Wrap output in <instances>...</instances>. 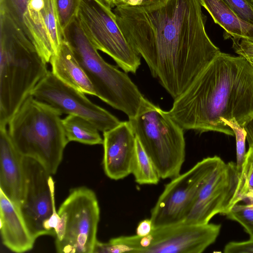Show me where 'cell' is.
Wrapping results in <instances>:
<instances>
[{"mask_svg":"<svg viewBox=\"0 0 253 253\" xmlns=\"http://www.w3.org/2000/svg\"><path fill=\"white\" fill-rule=\"evenodd\" d=\"M125 38L174 100L221 52L209 37L199 0L116 7Z\"/></svg>","mask_w":253,"mask_h":253,"instance_id":"obj_1","label":"cell"},{"mask_svg":"<svg viewBox=\"0 0 253 253\" xmlns=\"http://www.w3.org/2000/svg\"><path fill=\"white\" fill-rule=\"evenodd\" d=\"M183 129L234 136L224 121L241 126L253 118V67L244 57L220 52L168 112Z\"/></svg>","mask_w":253,"mask_h":253,"instance_id":"obj_2","label":"cell"},{"mask_svg":"<svg viewBox=\"0 0 253 253\" xmlns=\"http://www.w3.org/2000/svg\"><path fill=\"white\" fill-rule=\"evenodd\" d=\"M48 72L26 33L14 25L0 23V126H6Z\"/></svg>","mask_w":253,"mask_h":253,"instance_id":"obj_3","label":"cell"},{"mask_svg":"<svg viewBox=\"0 0 253 253\" xmlns=\"http://www.w3.org/2000/svg\"><path fill=\"white\" fill-rule=\"evenodd\" d=\"M61 115L30 95L8 123L9 136L18 151L38 161L51 175L56 173L69 143Z\"/></svg>","mask_w":253,"mask_h":253,"instance_id":"obj_4","label":"cell"},{"mask_svg":"<svg viewBox=\"0 0 253 253\" xmlns=\"http://www.w3.org/2000/svg\"><path fill=\"white\" fill-rule=\"evenodd\" d=\"M63 32L64 39L92 84L96 96L128 119L134 117L144 96L128 75L103 59L76 18Z\"/></svg>","mask_w":253,"mask_h":253,"instance_id":"obj_5","label":"cell"},{"mask_svg":"<svg viewBox=\"0 0 253 253\" xmlns=\"http://www.w3.org/2000/svg\"><path fill=\"white\" fill-rule=\"evenodd\" d=\"M128 121L160 178L180 174L185 159L184 129L168 112L144 97L137 114Z\"/></svg>","mask_w":253,"mask_h":253,"instance_id":"obj_6","label":"cell"},{"mask_svg":"<svg viewBox=\"0 0 253 253\" xmlns=\"http://www.w3.org/2000/svg\"><path fill=\"white\" fill-rule=\"evenodd\" d=\"M220 224L183 222L154 228L146 236H122L96 242L94 253H201L215 242Z\"/></svg>","mask_w":253,"mask_h":253,"instance_id":"obj_7","label":"cell"},{"mask_svg":"<svg viewBox=\"0 0 253 253\" xmlns=\"http://www.w3.org/2000/svg\"><path fill=\"white\" fill-rule=\"evenodd\" d=\"M57 212L54 236L57 252L93 253L100 218L94 191L84 186L71 189Z\"/></svg>","mask_w":253,"mask_h":253,"instance_id":"obj_8","label":"cell"},{"mask_svg":"<svg viewBox=\"0 0 253 253\" xmlns=\"http://www.w3.org/2000/svg\"><path fill=\"white\" fill-rule=\"evenodd\" d=\"M92 45L125 72L135 73L140 56L125 38L112 8L103 0H80L76 17Z\"/></svg>","mask_w":253,"mask_h":253,"instance_id":"obj_9","label":"cell"},{"mask_svg":"<svg viewBox=\"0 0 253 253\" xmlns=\"http://www.w3.org/2000/svg\"><path fill=\"white\" fill-rule=\"evenodd\" d=\"M25 189L19 211L35 239L55 236L59 216L56 210L54 181L37 160L23 157Z\"/></svg>","mask_w":253,"mask_h":253,"instance_id":"obj_10","label":"cell"},{"mask_svg":"<svg viewBox=\"0 0 253 253\" xmlns=\"http://www.w3.org/2000/svg\"><path fill=\"white\" fill-rule=\"evenodd\" d=\"M219 157L215 155L203 159L166 185L151 211L154 228L184 221Z\"/></svg>","mask_w":253,"mask_h":253,"instance_id":"obj_11","label":"cell"},{"mask_svg":"<svg viewBox=\"0 0 253 253\" xmlns=\"http://www.w3.org/2000/svg\"><path fill=\"white\" fill-rule=\"evenodd\" d=\"M30 95L53 107L61 114L76 115L87 120L103 132L121 123L109 112L92 102L84 93L64 83L50 71Z\"/></svg>","mask_w":253,"mask_h":253,"instance_id":"obj_12","label":"cell"},{"mask_svg":"<svg viewBox=\"0 0 253 253\" xmlns=\"http://www.w3.org/2000/svg\"><path fill=\"white\" fill-rule=\"evenodd\" d=\"M239 177L236 163H225L219 157L183 222L205 224L216 214L225 215L238 203Z\"/></svg>","mask_w":253,"mask_h":253,"instance_id":"obj_13","label":"cell"},{"mask_svg":"<svg viewBox=\"0 0 253 253\" xmlns=\"http://www.w3.org/2000/svg\"><path fill=\"white\" fill-rule=\"evenodd\" d=\"M23 22L38 52L49 63L64 40L55 0H30Z\"/></svg>","mask_w":253,"mask_h":253,"instance_id":"obj_14","label":"cell"},{"mask_svg":"<svg viewBox=\"0 0 253 253\" xmlns=\"http://www.w3.org/2000/svg\"><path fill=\"white\" fill-rule=\"evenodd\" d=\"M103 167L105 174L117 180L131 174L136 137L129 121L121 122L103 132Z\"/></svg>","mask_w":253,"mask_h":253,"instance_id":"obj_15","label":"cell"},{"mask_svg":"<svg viewBox=\"0 0 253 253\" xmlns=\"http://www.w3.org/2000/svg\"><path fill=\"white\" fill-rule=\"evenodd\" d=\"M23 157L12 142L6 126H0V190L18 210L25 189Z\"/></svg>","mask_w":253,"mask_h":253,"instance_id":"obj_16","label":"cell"},{"mask_svg":"<svg viewBox=\"0 0 253 253\" xmlns=\"http://www.w3.org/2000/svg\"><path fill=\"white\" fill-rule=\"evenodd\" d=\"M0 235L10 251L22 253L33 248L36 239L30 232L18 209L0 190Z\"/></svg>","mask_w":253,"mask_h":253,"instance_id":"obj_17","label":"cell"},{"mask_svg":"<svg viewBox=\"0 0 253 253\" xmlns=\"http://www.w3.org/2000/svg\"><path fill=\"white\" fill-rule=\"evenodd\" d=\"M49 63L51 72L61 81L84 94L96 96L92 84L64 39Z\"/></svg>","mask_w":253,"mask_h":253,"instance_id":"obj_18","label":"cell"},{"mask_svg":"<svg viewBox=\"0 0 253 253\" xmlns=\"http://www.w3.org/2000/svg\"><path fill=\"white\" fill-rule=\"evenodd\" d=\"M214 22L224 30L223 37L253 43V25L241 18L222 0H199Z\"/></svg>","mask_w":253,"mask_h":253,"instance_id":"obj_19","label":"cell"},{"mask_svg":"<svg viewBox=\"0 0 253 253\" xmlns=\"http://www.w3.org/2000/svg\"><path fill=\"white\" fill-rule=\"evenodd\" d=\"M68 141H76L87 145L102 144L103 139L99 130L87 120L74 115H68L62 119Z\"/></svg>","mask_w":253,"mask_h":253,"instance_id":"obj_20","label":"cell"},{"mask_svg":"<svg viewBox=\"0 0 253 253\" xmlns=\"http://www.w3.org/2000/svg\"><path fill=\"white\" fill-rule=\"evenodd\" d=\"M131 174L135 182L141 185H156L161 179L152 160L136 137Z\"/></svg>","mask_w":253,"mask_h":253,"instance_id":"obj_21","label":"cell"},{"mask_svg":"<svg viewBox=\"0 0 253 253\" xmlns=\"http://www.w3.org/2000/svg\"><path fill=\"white\" fill-rule=\"evenodd\" d=\"M253 200V147L246 152L237 190L238 203L244 200Z\"/></svg>","mask_w":253,"mask_h":253,"instance_id":"obj_22","label":"cell"},{"mask_svg":"<svg viewBox=\"0 0 253 253\" xmlns=\"http://www.w3.org/2000/svg\"><path fill=\"white\" fill-rule=\"evenodd\" d=\"M30 0H0V15L14 22L29 35L23 22V16Z\"/></svg>","mask_w":253,"mask_h":253,"instance_id":"obj_23","label":"cell"},{"mask_svg":"<svg viewBox=\"0 0 253 253\" xmlns=\"http://www.w3.org/2000/svg\"><path fill=\"white\" fill-rule=\"evenodd\" d=\"M225 215L227 218L239 223L249 235L250 239H253V202L237 203Z\"/></svg>","mask_w":253,"mask_h":253,"instance_id":"obj_24","label":"cell"},{"mask_svg":"<svg viewBox=\"0 0 253 253\" xmlns=\"http://www.w3.org/2000/svg\"><path fill=\"white\" fill-rule=\"evenodd\" d=\"M224 122L233 131L236 138V167L240 175L244 163L246 151V141L247 140V132L244 128L239 125L236 120L230 121L224 120Z\"/></svg>","mask_w":253,"mask_h":253,"instance_id":"obj_25","label":"cell"},{"mask_svg":"<svg viewBox=\"0 0 253 253\" xmlns=\"http://www.w3.org/2000/svg\"><path fill=\"white\" fill-rule=\"evenodd\" d=\"M80 0H55L61 27L63 31L76 18Z\"/></svg>","mask_w":253,"mask_h":253,"instance_id":"obj_26","label":"cell"},{"mask_svg":"<svg viewBox=\"0 0 253 253\" xmlns=\"http://www.w3.org/2000/svg\"><path fill=\"white\" fill-rule=\"evenodd\" d=\"M244 21L253 25V9L246 0H222Z\"/></svg>","mask_w":253,"mask_h":253,"instance_id":"obj_27","label":"cell"},{"mask_svg":"<svg viewBox=\"0 0 253 253\" xmlns=\"http://www.w3.org/2000/svg\"><path fill=\"white\" fill-rule=\"evenodd\" d=\"M231 39L235 52L246 58L253 66V43L242 39Z\"/></svg>","mask_w":253,"mask_h":253,"instance_id":"obj_28","label":"cell"},{"mask_svg":"<svg viewBox=\"0 0 253 253\" xmlns=\"http://www.w3.org/2000/svg\"><path fill=\"white\" fill-rule=\"evenodd\" d=\"M225 253H253V239L241 242H230L224 247Z\"/></svg>","mask_w":253,"mask_h":253,"instance_id":"obj_29","label":"cell"},{"mask_svg":"<svg viewBox=\"0 0 253 253\" xmlns=\"http://www.w3.org/2000/svg\"><path fill=\"white\" fill-rule=\"evenodd\" d=\"M154 229L152 221L150 218L141 221L138 224L136 235L139 237L146 236L151 233Z\"/></svg>","mask_w":253,"mask_h":253,"instance_id":"obj_30","label":"cell"},{"mask_svg":"<svg viewBox=\"0 0 253 253\" xmlns=\"http://www.w3.org/2000/svg\"><path fill=\"white\" fill-rule=\"evenodd\" d=\"M247 132V141L249 146L253 147V118L244 126Z\"/></svg>","mask_w":253,"mask_h":253,"instance_id":"obj_31","label":"cell"},{"mask_svg":"<svg viewBox=\"0 0 253 253\" xmlns=\"http://www.w3.org/2000/svg\"><path fill=\"white\" fill-rule=\"evenodd\" d=\"M161 0H142V2L141 4H147L154 2H157Z\"/></svg>","mask_w":253,"mask_h":253,"instance_id":"obj_32","label":"cell"},{"mask_svg":"<svg viewBox=\"0 0 253 253\" xmlns=\"http://www.w3.org/2000/svg\"><path fill=\"white\" fill-rule=\"evenodd\" d=\"M253 9V0H246Z\"/></svg>","mask_w":253,"mask_h":253,"instance_id":"obj_33","label":"cell"},{"mask_svg":"<svg viewBox=\"0 0 253 253\" xmlns=\"http://www.w3.org/2000/svg\"></svg>","mask_w":253,"mask_h":253,"instance_id":"obj_34","label":"cell"}]
</instances>
